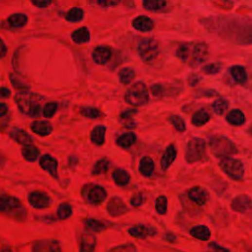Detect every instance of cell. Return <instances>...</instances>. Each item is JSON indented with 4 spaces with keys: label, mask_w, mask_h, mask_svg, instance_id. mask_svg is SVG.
<instances>
[{
    "label": "cell",
    "mask_w": 252,
    "mask_h": 252,
    "mask_svg": "<svg viewBox=\"0 0 252 252\" xmlns=\"http://www.w3.org/2000/svg\"><path fill=\"white\" fill-rule=\"evenodd\" d=\"M206 154V144L203 139L193 138L191 139L186 147L185 159L187 162L193 163L201 161Z\"/></svg>",
    "instance_id": "8992f818"
},
{
    "label": "cell",
    "mask_w": 252,
    "mask_h": 252,
    "mask_svg": "<svg viewBox=\"0 0 252 252\" xmlns=\"http://www.w3.org/2000/svg\"><path fill=\"white\" fill-rule=\"evenodd\" d=\"M165 238H166V239H169V240H171V241H174V240L176 239L175 235H173V234H167V235L165 236Z\"/></svg>",
    "instance_id": "680465c9"
},
{
    "label": "cell",
    "mask_w": 252,
    "mask_h": 252,
    "mask_svg": "<svg viewBox=\"0 0 252 252\" xmlns=\"http://www.w3.org/2000/svg\"><path fill=\"white\" fill-rule=\"evenodd\" d=\"M72 214V208L69 204L67 203H64V204H61L57 210V215L59 217V219L61 220H65L67 218H69Z\"/></svg>",
    "instance_id": "ab89813d"
},
{
    "label": "cell",
    "mask_w": 252,
    "mask_h": 252,
    "mask_svg": "<svg viewBox=\"0 0 252 252\" xmlns=\"http://www.w3.org/2000/svg\"><path fill=\"white\" fill-rule=\"evenodd\" d=\"M108 165H109V162H108V160H106V159L100 160L94 165L92 174L96 175V176L97 175H101V174H105L108 170Z\"/></svg>",
    "instance_id": "74e56055"
},
{
    "label": "cell",
    "mask_w": 252,
    "mask_h": 252,
    "mask_svg": "<svg viewBox=\"0 0 252 252\" xmlns=\"http://www.w3.org/2000/svg\"><path fill=\"white\" fill-rule=\"evenodd\" d=\"M1 46H2V53H1V57H4V56H5V54H6V47H5V44H4V41H3V40L1 41Z\"/></svg>",
    "instance_id": "6f0895ef"
},
{
    "label": "cell",
    "mask_w": 252,
    "mask_h": 252,
    "mask_svg": "<svg viewBox=\"0 0 252 252\" xmlns=\"http://www.w3.org/2000/svg\"><path fill=\"white\" fill-rule=\"evenodd\" d=\"M252 206V200L247 195L236 196L232 202V209L235 212L245 214Z\"/></svg>",
    "instance_id": "30bf717a"
},
{
    "label": "cell",
    "mask_w": 252,
    "mask_h": 252,
    "mask_svg": "<svg viewBox=\"0 0 252 252\" xmlns=\"http://www.w3.org/2000/svg\"><path fill=\"white\" fill-rule=\"evenodd\" d=\"M106 197L107 192L105 188L100 185H95L91 187L87 193V199L92 204H100L105 201Z\"/></svg>",
    "instance_id": "5bb4252c"
},
{
    "label": "cell",
    "mask_w": 252,
    "mask_h": 252,
    "mask_svg": "<svg viewBox=\"0 0 252 252\" xmlns=\"http://www.w3.org/2000/svg\"><path fill=\"white\" fill-rule=\"evenodd\" d=\"M222 69V64L221 63H211V64H207L205 65L202 70L205 74H208V75H214V74H217L221 71Z\"/></svg>",
    "instance_id": "ee69618b"
},
{
    "label": "cell",
    "mask_w": 252,
    "mask_h": 252,
    "mask_svg": "<svg viewBox=\"0 0 252 252\" xmlns=\"http://www.w3.org/2000/svg\"><path fill=\"white\" fill-rule=\"evenodd\" d=\"M222 1H229V2H233V1H236V0H222Z\"/></svg>",
    "instance_id": "91938a15"
},
{
    "label": "cell",
    "mask_w": 252,
    "mask_h": 252,
    "mask_svg": "<svg viewBox=\"0 0 252 252\" xmlns=\"http://www.w3.org/2000/svg\"><path fill=\"white\" fill-rule=\"evenodd\" d=\"M199 81H200V77L197 76V75H192V76L190 77V79H189V83L191 84L192 86L196 85V84H197Z\"/></svg>",
    "instance_id": "f5cc1de1"
},
{
    "label": "cell",
    "mask_w": 252,
    "mask_h": 252,
    "mask_svg": "<svg viewBox=\"0 0 252 252\" xmlns=\"http://www.w3.org/2000/svg\"><path fill=\"white\" fill-rule=\"evenodd\" d=\"M31 128L36 134L40 136H47L51 134L53 131L52 124L48 121H43V120H37L33 122L31 125Z\"/></svg>",
    "instance_id": "ac0fdd59"
},
{
    "label": "cell",
    "mask_w": 252,
    "mask_h": 252,
    "mask_svg": "<svg viewBox=\"0 0 252 252\" xmlns=\"http://www.w3.org/2000/svg\"><path fill=\"white\" fill-rule=\"evenodd\" d=\"M190 234L197 239L205 241L208 240L210 236H211V232H210L209 228L206 226H197L191 229Z\"/></svg>",
    "instance_id": "484cf974"
},
{
    "label": "cell",
    "mask_w": 252,
    "mask_h": 252,
    "mask_svg": "<svg viewBox=\"0 0 252 252\" xmlns=\"http://www.w3.org/2000/svg\"><path fill=\"white\" fill-rule=\"evenodd\" d=\"M170 121L172 122V124L175 126V128L180 131V132H183L185 131V122L184 120L179 116V115H172L170 117Z\"/></svg>",
    "instance_id": "b9f144b4"
},
{
    "label": "cell",
    "mask_w": 252,
    "mask_h": 252,
    "mask_svg": "<svg viewBox=\"0 0 252 252\" xmlns=\"http://www.w3.org/2000/svg\"><path fill=\"white\" fill-rule=\"evenodd\" d=\"M222 22L227 30V35L234 38L235 43L239 45L252 44V21L248 18H224Z\"/></svg>",
    "instance_id": "6da1fadb"
},
{
    "label": "cell",
    "mask_w": 252,
    "mask_h": 252,
    "mask_svg": "<svg viewBox=\"0 0 252 252\" xmlns=\"http://www.w3.org/2000/svg\"><path fill=\"white\" fill-rule=\"evenodd\" d=\"M22 155H23V157H24L27 161H29V162H34V161H36V160L37 159V157H38V155H39V152H38V150H37L35 146H33V145H27V146L23 149Z\"/></svg>",
    "instance_id": "d590c367"
},
{
    "label": "cell",
    "mask_w": 252,
    "mask_h": 252,
    "mask_svg": "<svg viewBox=\"0 0 252 252\" xmlns=\"http://www.w3.org/2000/svg\"><path fill=\"white\" fill-rule=\"evenodd\" d=\"M177 158V149L175 145H170L166 148L162 160H161V165L162 170L169 169L170 165L174 162V161Z\"/></svg>",
    "instance_id": "ffe728a7"
},
{
    "label": "cell",
    "mask_w": 252,
    "mask_h": 252,
    "mask_svg": "<svg viewBox=\"0 0 252 252\" xmlns=\"http://www.w3.org/2000/svg\"><path fill=\"white\" fill-rule=\"evenodd\" d=\"M71 37L76 44H85L90 40V32L86 27H82L73 32Z\"/></svg>",
    "instance_id": "7402d4cb"
},
{
    "label": "cell",
    "mask_w": 252,
    "mask_h": 252,
    "mask_svg": "<svg viewBox=\"0 0 252 252\" xmlns=\"http://www.w3.org/2000/svg\"><path fill=\"white\" fill-rule=\"evenodd\" d=\"M228 108H229V102L225 99H219L215 101V103L213 104V109L219 115L224 114Z\"/></svg>",
    "instance_id": "f35d334b"
},
{
    "label": "cell",
    "mask_w": 252,
    "mask_h": 252,
    "mask_svg": "<svg viewBox=\"0 0 252 252\" xmlns=\"http://www.w3.org/2000/svg\"><path fill=\"white\" fill-rule=\"evenodd\" d=\"M119 80L122 84H129L135 77V71L132 68L126 67V68H122L119 71Z\"/></svg>",
    "instance_id": "e575fe53"
},
{
    "label": "cell",
    "mask_w": 252,
    "mask_h": 252,
    "mask_svg": "<svg viewBox=\"0 0 252 252\" xmlns=\"http://www.w3.org/2000/svg\"><path fill=\"white\" fill-rule=\"evenodd\" d=\"M65 18L67 21L69 22H72V23H77V22H80L83 20L84 18V11L79 8V7H74L72 9H70L66 15H65Z\"/></svg>",
    "instance_id": "d6a6232c"
},
{
    "label": "cell",
    "mask_w": 252,
    "mask_h": 252,
    "mask_svg": "<svg viewBox=\"0 0 252 252\" xmlns=\"http://www.w3.org/2000/svg\"><path fill=\"white\" fill-rule=\"evenodd\" d=\"M134 29L140 32H150L154 28V22L147 16H139L133 20Z\"/></svg>",
    "instance_id": "d6986e66"
},
{
    "label": "cell",
    "mask_w": 252,
    "mask_h": 252,
    "mask_svg": "<svg viewBox=\"0 0 252 252\" xmlns=\"http://www.w3.org/2000/svg\"><path fill=\"white\" fill-rule=\"evenodd\" d=\"M227 121L234 126H240L245 122V116L240 109H233L227 115Z\"/></svg>",
    "instance_id": "603a6c76"
},
{
    "label": "cell",
    "mask_w": 252,
    "mask_h": 252,
    "mask_svg": "<svg viewBox=\"0 0 252 252\" xmlns=\"http://www.w3.org/2000/svg\"><path fill=\"white\" fill-rule=\"evenodd\" d=\"M10 96V91L8 89H6L5 87L1 88V97L2 98H8Z\"/></svg>",
    "instance_id": "11a10c76"
},
{
    "label": "cell",
    "mask_w": 252,
    "mask_h": 252,
    "mask_svg": "<svg viewBox=\"0 0 252 252\" xmlns=\"http://www.w3.org/2000/svg\"><path fill=\"white\" fill-rule=\"evenodd\" d=\"M0 205H1L2 213L11 212V211H14V210H18L21 208V203L17 198L12 196H6V195L1 196V202H0Z\"/></svg>",
    "instance_id": "2e32d148"
},
{
    "label": "cell",
    "mask_w": 252,
    "mask_h": 252,
    "mask_svg": "<svg viewBox=\"0 0 252 252\" xmlns=\"http://www.w3.org/2000/svg\"><path fill=\"white\" fill-rule=\"evenodd\" d=\"M137 113V110L136 109H127L126 111H124L123 113H121L120 117L122 120H128V119H131V117Z\"/></svg>",
    "instance_id": "f907efd6"
},
{
    "label": "cell",
    "mask_w": 252,
    "mask_h": 252,
    "mask_svg": "<svg viewBox=\"0 0 252 252\" xmlns=\"http://www.w3.org/2000/svg\"><path fill=\"white\" fill-rule=\"evenodd\" d=\"M190 49H191V44H183L181 45L178 51H177V56L185 62H188L189 60V55H190Z\"/></svg>",
    "instance_id": "8d00e7d4"
},
{
    "label": "cell",
    "mask_w": 252,
    "mask_h": 252,
    "mask_svg": "<svg viewBox=\"0 0 252 252\" xmlns=\"http://www.w3.org/2000/svg\"><path fill=\"white\" fill-rule=\"evenodd\" d=\"M106 127L104 125H99L95 127L91 133V140L96 145H103L105 142L106 135Z\"/></svg>",
    "instance_id": "83f0119b"
},
{
    "label": "cell",
    "mask_w": 252,
    "mask_h": 252,
    "mask_svg": "<svg viewBox=\"0 0 252 252\" xmlns=\"http://www.w3.org/2000/svg\"><path fill=\"white\" fill-rule=\"evenodd\" d=\"M162 87L160 86V85H154L152 87V93L154 94V96H160L162 94Z\"/></svg>",
    "instance_id": "816d5d0a"
},
{
    "label": "cell",
    "mask_w": 252,
    "mask_h": 252,
    "mask_svg": "<svg viewBox=\"0 0 252 252\" xmlns=\"http://www.w3.org/2000/svg\"><path fill=\"white\" fill-rule=\"evenodd\" d=\"M7 22L13 28H22L27 24L28 17H27V15L21 14V13L13 14L8 18Z\"/></svg>",
    "instance_id": "f546056e"
},
{
    "label": "cell",
    "mask_w": 252,
    "mask_h": 252,
    "mask_svg": "<svg viewBox=\"0 0 252 252\" xmlns=\"http://www.w3.org/2000/svg\"><path fill=\"white\" fill-rule=\"evenodd\" d=\"M10 136L16 141L18 142L19 144H22V145H32L33 143V139L32 137L25 131L21 130V129H13L11 132H10Z\"/></svg>",
    "instance_id": "cb8c5ba5"
},
{
    "label": "cell",
    "mask_w": 252,
    "mask_h": 252,
    "mask_svg": "<svg viewBox=\"0 0 252 252\" xmlns=\"http://www.w3.org/2000/svg\"><path fill=\"white\" fill-rule=\"evenodd\" d=\"M56 109H57V104L56 103H49L45 106L44 110H43V114H44L45 117L51 118L54 115Z\"/></svg>",
    "instance_id": "bcb514c9"
},
{
    "label": "cell",
    "mask_w": 252,
    "mask_h": 252,
    "mask_svg": "<svg viewBox=\"0 0 252 252\" xmlns=\"http://www.w3.org/2000/svg\"><path fill=\"white\" fill-rule=\"evenodd\" d=\"M85 224H86V227L88 228V230L95 232V233H100L105 229V225L98 220L89 219L85 222Z\"/></svg>",
    "instance_id": "60d3db41"
},
{
    "label": "cell",
    "mask_w": 252,
    "mask_h": 252,
    "mask_svg": "<svg viewBox=\"0 0 252 252\" xmlns=\"http://www.w3.org/2000/svg\"><path fill=\"white\" fill-rule=\"evenodd\" d=\"M15 101L23 113L30 116H37L40 113L44 98L36 94L23 92L16 95Z\"/></svg>",
    "instance_id": "7a4b0ae2"
},
{
    "label": "cell",
    "mask_w": 252,
    "mask_h": 252,
    "mask_svg": "<svg viewBox=\"0 0 252 252\" xmlns=\"http://www.w3.org/2000/svg\"><path fill=\"white\" fill-rule=\"evenodd\" d=\"M112 179L117 185L123 186V185H126L129 182L130 176L126 171H124L122 169H117L113 172Z\"/></svg>",
    "instance_id": "4316f807"
},
{
    "label": "cell",
    "mask_w": 252,
    "mask_h": 252,
    "mask_svg": "<svg viewBox=\"0 0 252 252\" xmlns=\"http://www.w3.org/2000/svg\"><path fill=\"white\" fill-rule=\"evenodd\" d=\"M129 234L137 238H146L147 236H152L157 234L156 230L153 227L138 225L129 229Z\"/></svg>",
    "instance_id": "9a60e30c"
},
{
    "label": "cell",
    "mask_w": 252,
    "mask_h": 252,
    "mask_svg": "<svg viewBox=\"0 0 252 252\" xmlns=\"http://www.w3.org/2000/svg\"><path fill=\"white\" fill-rule=\"evenodd\" d=\"M209 120H210V114L204 109L196 111L192 116V123L195 126H202L206 124Z\"/></svg>",
    "instance_id": "1f68e13d"
},
{
    "label": "cell",
    "mask_w": 252,
    "mask_h": 252,
    "mask_svg": "<svg viewBox=\"0 0 252 252\" xmlns=\"http://www.w3.org/2000/svg\"><path fill=\"white\" fill-rule=\"evenodd\" d=\"M188 196L191 201H193L194 203H196L197 205H200V206L205 205L209 199L208 191L199 186L191 188L188 192Z\"/></svg>",
    "instance_id": "4fadbf2b"
},
{
    "label": "cell",
    "mask_w": 252,
    "mask_h": 252,
    "mask_svg": "<svg viewBox=\"0 0 252 252\" xmlns=\"http://www.w3.org/2000/svg\"><path fill=\"white\" fill-rule=\"evenodd\" d=\"M144 201V198H143V195L142 194H135L132 198H131V205L132 206H140Z\"/></svg>",
    "instance_id": "681fc988"
},
{
    "label": "cell",
    "mask_w": 252,
    "mask_h": 252,
    "mask_svg": "<svg viewBox=\"0 0 252 252\" xmlns=\"http://www.w3.org/2000/svg\"><path fill=\"white\" fill-rule=\"evenodd\" d=\"M210 148L213 154L219 158H226L237 153L235 145L227 137L214 136L210 139Z\"/></svg>",
    "instance_id": "3957f363"
},
{
    "label": "cell",
    "mask_w": 252,
    "mask_h": 252,
    "mask_svg": "<svg viewBox=\"0 0 252 252\" xmlns=\"http://www.w3.org/2000/svg\"><path fill=\"white\" fill-rule=\"evenodd\" d=\"M7 112V108H6V105L4 103L1 104V112H0V116L3 117Z\"/></svg>",
    "instance_id": "9f6ffc18"
},
{
    "label": "cell",
    "mask_w": 252,
    "mask_h": 252,
    "mask_svg": "<svg viewBox=\"0 0 252 252\" xmlns=\"http://www.w3.org/2000/svg\"><path fill=\"white\" fill-rule=\"evenodd\" d=\"M209 247H210V248H212V249H214V250H224V251H228V249H227V248L222 247V246H219V245H217L216 243H211V244L209 245Z\"/></svg>",
    "instance_id": "db71d44e"
},
{
    "label": "cell",
    "mask_w": 252,
    "mask_h": 252,
    "mask_svg": "<svg viewBox=\"0 0 252 252\" xmlns=\"http://www.w3.org/2000/svg\"><path fill=\"white\" fill-rule=\"evenodd\" d=\"M209 51L208 46L204 43H198L195 45H191L190 55H189V64L192 67H196L201 63L205 62L208 58Z\"/></svg>",
    "instance_id": "ba28073f"
},
{
    "label": "cell",
    "mask_w": 252,
    "mask_h": 252,
    "mask_svg": "<svg viewBox=\"0 0 252 252\" xmlns=\"http://www.w3.org/2000/svg\"><path fill=\"white\" fill-rule=\"evenodd\" d=\"M31 2L38 8H46L51 5L52 0H31Z\"/></svg>",
    "instance_id": "7dc6e473"
},
{
    "label": "cell",
    "mask_w": 252,
    "mask_h": 252,
    "mask_svg": "<svg viewBox=\"0 0 252 252\" xmlns=\"http://www.w3.org/2000/svg\"><path fill=\"white\" fill-rule=\"evenodd\" d=\"M111 56V51L108 47H98L93 52V59L97 64H106Z\"/></svg>",
    "instance_id": "e0dca14e"
},
{
    "label": "cell",
    "mask_w": 252,
    "mask_h": 252,
    "mask_svg": "<svg viewBox=\"0 0 252 252\" xmlns=\"http://www.w3.org/2000/svg\"><path fill=\"white\" fill-rule=\"evenodd\" d=\"M39 164L45 171L57 179V162L50 155H45L39 159Z\"/></svg>",
    "instance_id": "7c38bea8"
},
{
    "label": "cell",
    "mask_w": 252,
    "mask_h": 252,
    "mask_svg": "<svg viewBox=\"0 0 252 252\" xmlns=\"http://www.w3.org/2000/svg\"><path fill=\"white\" fill-rule=\"evenodd\" d=\"M108 211L112 217H118L127 211V208L120 198L113 197L108 204Z\"/></svg>",
    "instance_id": "8fae6325"
},
{
    "label": "cell",
    "mask_w": 252,
    "mask_h": 252,
    "mask_svg": "<svg viewBox=\"0 0 252 252\" xmlns=\"http://www.w3.org/2000/svg\"><path fill=\"white\" fill-rule=\"evenodd\" d=\"M136 141V135L134 133H126L118 137L116 143L121 148H129L131 147Z\"/></svg>",
    "instance_id": "4dcf8cb0"
},
{
    "label": "cell",
    "mask_w": 252,
    "mask_h": 252,
    "mask_svg": "<svg viewBox=\"0 0 252 252\" xmlns=\"http://www.w3.org/2000/svg\"><path fill=\"white\" fill-rule=\"evenodd\" d=\"M29 202L36 209H44L50 206L51 198L44 192L34 191L29 196Z\"/></svg>",
    "instance_id": "9c48e42d"
},
{
    "label": "cell",
    "mask_w": 252,
    "mask_h": 252,
    "mask_svg": "<svg viewBox=\"0 0 252 252\" xmlns=\"http://www.w3.org/2000/svg\"><path fill=\"white\" fill-rule=\"evenodd\" d=\"M154 169H155V164H154V162L151 158L144 157L141 160L140 165H139V171L144 177L152 176V174L154 172Z\"/></svg>",
    "instance_id": "d4e9b609"
},
{
    "label": "cell",
    "mask_w": 252,
    "mask_h": 252,
    "mask_svg": "<svg viewBox=\"0 0 252 252\" xmlns=\"http://www.w3.org/2000/svg\"><path fill=\"white\" fill-rule=\"evenodd\" d=\"M125 101L134 107H141L148 103L149 92L146 85L142 82L135 83L125 94Z\"/></svg>",
    "instance_id": "277c9868"
},
{
    "label": "cell",
    "mask_w": 252,
    "mask_h": 252,
    "mask_svg": "<svg viewBox=\"0 0 252 252\" xmlns=\"http://www.w3.org/2000/svg\"><path fill=\"white\" fill-rule=\"evenodd\" d=\"M165 0H143V6L147 10L157 11L165 7Z\"/></svg>",
    "instance_id": "836d02e7"
},
{
    "label": "cell",
    "mask_w": 252,
    "mask_h": 252,
    "mask_svg": "<svg viewBox=\"0 0 252 252\" xmlns=\"http://www.w3.org/2000/svg\"><path fill=\"white\" fill-rule=\"evenodd\" d=\"M167 209V200L165 196H160L156 200V210L157 212L161 215L165 214Z\"/></svg>",
    "instance_id": "7bdbcfd3"
},
{
    "label": "cell",
    "mask_w": 252,
    "mask_h": 252,
    "mask_svg": "<svg viewBox=\"0 0 252 252\" xmlns=\"http://www.w3.org/2000/svg\"><path fill=\"white\" fill-rule=\"evenodd\" d=\"M138 54L145 62L153 61L159 55L158 43L153 38H145L139 44Z\"/></svg>",
    "instance_id": "52a82bcc"
},
{
    "label": "cell",
    "mask_w": 252,
    "mask_h": 252,
    "mask_svg": "<svg viewBox=\"0 0 252 252\" xmlns=\"http://www.w3.org/2000/svg\"><path fill=\"white\" fill-rule=\"evenodd\" d=\"M120 0H98V3L103 7H112L116 6Z\"/></svg>",
    "instance_id": "c3c4849f"
},
{
    "label": "cell",
    "mask_w": 252,
    "mask_h": 252,
    "mask_svg": "<svg viewBox=\"0 0 252 252\" xmlns=\"http://www.w3.org/2000/svg\"><path fill=\"white\" fill-rule=\"evenodd\" d=\"M222 171L234 180H241L244 175V165L239 160L226 157L220 162Z\"/></svg>",
    "instance_id": "5b68a950"
},
{
    "label": "cell",
    "mask_w": 252,
    "mask_h": 252,
    "mask_svg": "<svg viewBox=\"0 0 252 252\" xmlns=\"http://www.w3.org/2000/svg\"><path fill=\"white\" fill-rule=\"evenodd\" d=\"M81 114L89 117V118H97L101 115V112L99 109L95 108H81Z\"/></svg>",
    "instance_id": "f6af8a7d"
},
{
    "label": "cell",
    "mask_w": 252,
    "mask_h": 252,
    "mask_svg": "<svg viewBox=\"0 0 252 252\" xmlns=\"http://www.w3.org/2000/svg\"><path fill=\"white\" fill-rule=\"evenodd\" d=\"M96 247V238L91 234H83L81 238V251H93Z\"/></svg>",
    "instance_id": "f1b7e54d"
},
{
    "label": "cell",
    "mask_w": 252,
    "mask_h": 252,
    "mask_svg": "<svg viewBox=\"0 0 252 252\" xmlns=\"http://www.w3.org/2000/svg\"><path fill=\"white\" fill-rule=\"evenodd\" d=\"M231 75L234 78V80L240 84V85H243L247 82V74L245 71V68L241 65H234L233 67H231L230 69Z\"/></svg>",
    "instance_id": "44dd1931"
}]
</instances>
